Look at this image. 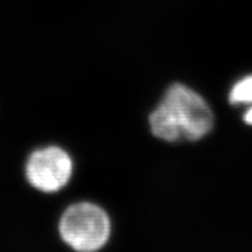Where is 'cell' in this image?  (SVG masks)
Segmentation results:
<instances>
[{
	"label": "cell",
	"mask_w": 252,
	"mask_h": 252,
	"mask_svg": "<svg viewBox=\"0 0 252 252\" xmlns=\"http://www.w3.org/2000/svg\"><path fill=\"white\" fill-rule=\"evenodd\" d=\"M62 241L74 250L94 252L108 243L111 220L103 208L94 203L72 204L63 213L59 222Z\"/></svg>",
	"instance_id": "obj_2"
},
{
	"label": "cell",
	"mask_w": 252,
	"mask_h": 252,
	"mask_svg": "<svg viewBox=\"0 0 252 252\" xmlns=\"http://www.w3.org/2000/svg\"><path fill=\"white\" fill-rule=\"evenodd\" d=\"M244 121H245V123H247V124L252 125V108L249 110L247 113H245Z\"/></svg>",
	"instance_id": "obj_5"
},
{
	"label": "cell",
	"mask_w": 252,
	"mask_h": 252,
	"mask_svg": "<svg viewBox=\"0 0 252 252\" xmlns=\"http://www.w3.org/2000/svg\"><path fill=\"white\" fill-rule=\"evenodd\" d=\"M229 100L232 104L252 102V75L236 83L230 91Z\"/></svg>",
	"instance_id": "obj_4"
},
{
	"label": "cell",
	"mask_w": 252,
	"mask_h": 252,
	"mask_svg": "<svg viewBox=\"0 0 252 252\" xmlns=\"http://www.w3.org/2000/svg\"><path fill=\"white\" fill-rule=\"evenodd\" d=\"M74 163L64 150L48 146L28 158L26 178L32 187L43 193H56L71 179Z\"/></svg>",
	"instance_id": "obj_3"
},
{
	"label": "cell",
	"mask_w": 252,
	"mask_h": 252,
	"mask_svg": "<svg viewBox=\"0 0 252 252\" xmlns=\"http://www.w3.org/2000/svg\"><path fill=\"white\" fill-rule=\"evenodd\" d=\"M214 116L200 94L175 83L150 116L154 137L166 141L198 140L212 130Z\"/></svg>",
	"instance_id": "obj_1"
}]
</instances>
